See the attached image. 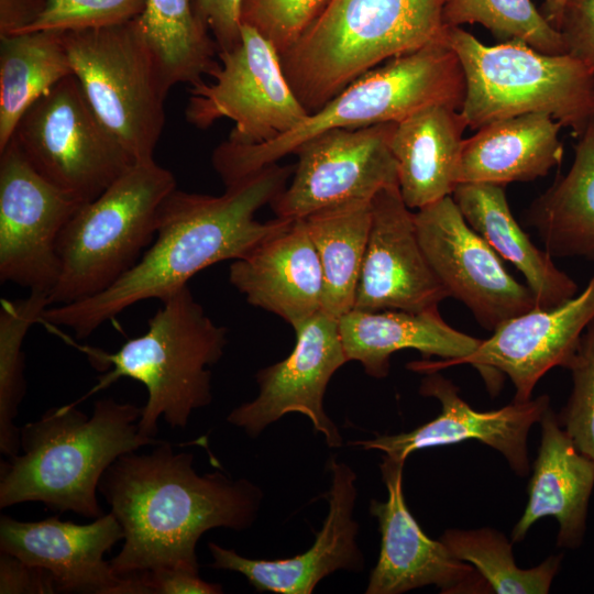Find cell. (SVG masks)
Instances as JSON below:
<instances>
[{
  "label": "cell",
  "instance_id": "obj_32",
  "mask_svg": "<svg viewBox=\"0 0 594 594\" xmlns=\"http://www.w3.org/2000/svg\"><path fill=\"white\" fill-rule=\"evenodd\" d=\"M440 540L459 560L471 563L498 594H546L560 566L561 556H550L539 565L524 570L516 565L512 544L491 528L448 529Z\"/></svg>",
  "mask_w": 594,
  "mask_h": 594
},
{
  "label": "cell",
  "instance_id": "obj_11",
  "mask_svg": "<svg viewBox=\"0 0 594 594\" xmlns=\"http://www.w3.org/2000/svg\"><path fill=\"white\" fill-rule=\"evenodd\" d=\"M218 56L212 80L189 89L185 117L197 129L229 119L234 127L227 141L253 145L292 130L309 114L285 76L278 51L254 28L242 24L239 44Z\"/></svg>",
  "mask_w": 594,
  "mask_h": 594
},
{
  "label": "cell",
  "instance_id": "obj_12",
  "mask_svg": "<svg viewBox=\"0 0 594 594\" xmlns=\"http://www.w3.org/2000/svg\"><path fill=\"white\" fill-rule=\"evenodd\" d=\"M396 122L331 129L302 143L288 186L272 201L276 217L304 219L351 200H372L398 186L391 142Z\"/></svg>",
  "mask_w": 594,
  "mask_h": 594
},
{
  "label": "cell",
  "instance_id": "obj_41",
  "mask_svg": "<svg viewBox=\"0 0 594 594\" xmlns=\"http://www.w3.org/2000/svg\"><path fill=\"white\" fill-rule=\"evenodd\" d=\"M52 574L6 552L0 553V594L56 593Z\"/></svg>",
  "mask_w": 594,
  "mask_h": 594
},
{
  "label": "cell",
  "instance_id": "obj_24",
  "mask_svg": "<svg viewBox=\"0 0 594 594\" xmlns=\"http://www.w3.org/2000/svg\"><path fill=\"white\" fill-rule=\"evenodd\" d=\"M339 330L348 361H358L365 373L385 378L392 354L416 350L424 358L444 361L464 358L482 342L448 324L439 309L361 311L352 309L339 318Z\"/></svg>",
  "mask_w": 594,
  "mask_h": 594
},
{
  "label": "cell",
  "instance_id": "obj_4",
  "mask_svg": "<svg viewBox=\"0 0 594 594\" xmlns=\"http://www.w3.org/2000/svg\"><path fill=\"white\" fill-rule=\"evenodd\" d=\"M464 94L460 59L443 35L364 73L321 109L271 141L221 143L212 154V165L229 186L295 153L302 143L328 130L399 122L436 105L460 110Z\"/></svg>",
  "mask_w": 594,
  "mask_h": 594
},
{
  "label": "cell",
  "instance_id": "obj_6",
  "mask_svg": "<svg viewBox=\"0 0 594 594\" xmlns=\"http://www.w3.org/2000/svg\"><path fill=\"white\" fill-rule=\"evenodd\" d=\"M444 0H329L280 55L285 76L314 113L364 73L443 36Z\"/></svg>",
  "mask_w": 594,
  "mask_h": 594
},
{
  "label": "cell",
  "instance_id": "obj_31",
  "mask_svg": "<svg viewBox=\"0 0 594 594\" xmlns=\"http://www.w3.org/2000/svg\"><path fill=\"white\" fill-rule=\"evenodd\" d=\"M139 22L168 90L202 80L218 65V47L193 0H146Z\"/></svg>",
  "mask_w": 594,
  "mask_h": 594
},
{
  "label": "cell",
  "instance_id": "obj_5",
  "mask_svg": "<svg viewBox=\"0 0 594 594\" xmlns=\"http://www.w3.org/2000/svg\"><path fill=\"white\" fill-rule=\"evenodd\" d=\"M147 330L128 340L119 350L80 345L63 337L105 372L97 384L77 402L101 392L122 377L142 383L147 399L138 421L139 432L155 438L162 417L172 428H185L194 410L212 400L211 372L228 343L227 329L206 315L189 287L161 300Z\"/></svg>",
  "mask_w": 594,
  "mask_h": 594
},
{
  "label": "cell",
  "instance_id": "obj_9",
  "mask_svg": "<svg viewBox=\"0 0 594 594\" xmlns=\"http://www.w3.org/2000/svg\"><path fill=\"white\" fill-rule=\"evenodd\" d=\"M73 73L98 116L135 162L154 158L168 94L139 18L64 32Z\"/></svg>",
  "mask_w": 594,
  "mask_h": 594
},
{
  "label": "cell",
  "instance_id": "obj_1",
  "mask_svg": "<svg viewBox=\"0 0 594 594\" xmlns=\"http://www.w3.org/2000/svg\"><path fill=\"white\" fill-rule=\"evenodd\" d=\"M293 173V166L274 163L226 186L220 196L174 189L161 206L155 238L140 260L103 292L50 306L41 322L66 327L82 339L136 302L175 294L206 267L243 257L294 221L255 219Z\"/></svg>",
  "mask_w": 594,
  "mask_h": 594
},
{
  "label": "cell",
  "instance_id": "obj_38",
  "mask_svg": "<svg viewBox=\"0 0 594 594\" xmlns=\"http://www.w3.org/2000/svg\"><path fill=\"white\" fill-rule=\"evenodd\" d=\"M133 575L138 581L140 594H220L223 592L221 585L201 579L199 570L184 566H160Z\"/></svg>",
  "mask_w": 594,
  "mask_h": 594
},
{
  "label": "cell",
  "instance_id": "obj_18",
  "mask_svg": "<svg viewBox=\"0 0 594 594\" xmlns=\"http://www.w3.org/2000/svg\"><path fill=\"white\" fill-rule=\"evenodd\" d=\"M371 205V229L353 309H437L450 296L424 253L414 212L404 202L398 186L381 189Z\"/></svg>",
  "mask_w": 594,
  "mask_h": 594
},
{
  "label": "cell",
  "instance_id": "obj_25",
  "mask_svg": "<svg viewBox=\"0 0 594 594\" xmlns=\"http://www.w3.org/2000/svg\"><path fill=\"white\" fill-rule=\"evenodd\" d=\"M468 124L460 110L430 106L396 122L391 142L398 188L409 209L452 196Z\"/></svg>",
  "mask_w": 594,
  "mask_h": 594
},
{
  "label": "cell",
  "instance_id": "obj_10",
  "mask_svg": "<svg viewBox=\"0 0 594 594\" xmlns=\"http://www.w3.org/2000/svg\"><path fill=\"white\" fill-rule=\"evenodd\" d=\"M12 139L43 177L84 202L135 163L99 120L74 74L26 110Z\"/></svg>",
  "mask_w": 594,
  "mask_h": 594
},
{
  "label": "cell",
  "instance_id": "obj_40",
  "mask_svg": "<svg viewBox=\"0 0 594 594\" xmlns=\"http://www.w3.org/2000/svg\"><path fill=\"white\" fill-rule=\"evenodd\" d=\"M241 3L242 0H193L195 13L210 32L218 53L241 41Z\"/></svg>",
  "mask_w": 594,
  "mask_h": 594
},
{
  "label": "cell",
  "instance_id": "obj_19",
  "mask_svg": "<svg viewBox=\"0 0 594 594\" xmlns=\"http://www.w3.org/2000/svg\"><path fill=\"white\" fill-rule=\"evenodd\" d=\"M123 529L110 512L92 522L78 525L48 517L20 521L0 517V550L48 571L57 592L85 594H139L134 575L120 576L103 556Z\"/></svg>",
  "mask_w": 594,
  "mask_h": 594
},
{
  "label": "cell",
  "instance_id": "obj_14",
  "mask_svg": "<svg viewBox=\"0 0 594 594\" xmlns=\"http://www.w3.org/2000/svg\"><path fill=\"white\" fill-rule=\"evenodd\" d=\"M417 235L450 297L462 301L483 328L494 331L537 307L501 256L465 221L452 196L414 212Z\"/></svg>",
  "mask_w": 594,
  "mask_h": 594
},
{
  "label": "cell",
  "instance_id": "obj_15",
  "mask_svg": "<svg viewBox=\"0 0 594 594\" xmlns=\"http://www.w3.org/2000/svg\"><path fill=\"white\" fill-rule=\"evenodd\" d=\"M593 320L594 275L578 296L556 307H536L507 320L464 358L417 361L408 364V367L428 373L471 364L480 371L491 392L498 388L497 375L506 374L516 389L514 400L527 402L536 384L549 370L566 366Z\"/></svg>",
  "mask_w": 594,
  "mask_h": 594
},
{
  "label": "cell",
  "instance_id": "obj_17",
  "mask_svg": "<svg viewBox=\"0 0 594 594\" xmlns=\"http://www.w3.org/2000/svg\"><path fill=\"white\" fill-rule=\"evenodd\" d=\"M405 461L383 457L381 472L387 499H372L381 551L366 594H400L426 585L441 593H490L491 587L470 564L457 559L441 540L430 539L410 514L403 491Z\"/></svg>",
  "mask_w": 594,
  "mask_h": 594
},
{
  "label": "cell",
  "instance_id": "obj_39",
  "mask_svg": "<svg viewBox=\"0 0 594 594\" xmlns=\"http://www.w3.org/2000/svg\"><path fill=\"white\" fill-rule=\"evenodd\" d=\"M559 31L566 53L582 61L594 74V0H570Z\"/></svg>",
  "mask_w": 594,
  "mask_h": 594
},
{
  "label": "cell",
  "instance_id": "obj_22",
  "mask_svg": "<svg viewBox=\"0 0 594 594\" xmlns=\"http://www.w3.org/2000/svg\"><path fill=\"white\" fill-rule=\"evenodd\" d=\"M229 279L250 305L280 317L293 329L322 311V268L304 219L234 260Z\"/></svg>",
  "mask_w": 594,
  "mask_h": 594
},
{
  "label": "cell",
  "instance_id": "obj_34",
  "mask_svg": "<svg viewBox=\"0 0 594 594\" xmlns=\"http://www.w3.org/2000/svg\"><path fill=\"white\" fill-rule=\"evenodd\" d=\"M442 23L481 24L502 42L518 40L541 53L568 54L561 32L531 0H444Z\"/></svg>",
  "mask_w": 594,
  "mask_h": 594
},
{
  "label": "cell",
  "instance_id": "obj_2",
  "mask_svg": "<svg viewBox=\"0 0 594 594\" xmlns=\"http://www.w3.org/2000/svg\"><path fill=\"white\" fill-rule=\"evenodd\" d=\"M194 455L161 440L148 453L119 457L98 491L124 532L110 560L127 576L160 566L199 570L196 546L213 528L242 531L255 521L263 493L246 479L220 472L198 474Z\"/></svg>",
  "mask_w": 594,
  "mask_h": 594
},
{
  "label": "cell",
  "instance_id": "obj_33",
  "mask_svg": "<svg viewBox=\"0 0 594 594\" xmlns=\"http://www.w3.org/2000/svg\"><path fill=\"white\" fill-rule=\"evenodd\" d=\"M48 307V294L38 290H32L22 299L1 300L0 451L7 458L16 455L20 449V429L14 418L25 393L23 341Z\"/></svg>",
  "mask_w": 594,
  "mask_h": 594
},
{
  "label": "cell",
  "instance_id": "obj_21",
  "mask_svg": "<svg viewBox=\"0 0 594 594\" xmlns=\"http://www.w3.org/2000/svg\"><path fill=\"white\" fill-rule=\"evenodd\" d=\"M328 470L329 512L307 551L286 559L257 560L209 542L211 566L244 575L258 592L279 594H310L323 578L338 570L361 572L364 557L356 542L359 524L353 519L356 474L334 455L329 459Z\"/></svg>",
  "mask_w": 594,
  "mask_h": 594
},
{
  "label": "cell",
  "instance_id": "obj_16",
  "mask_svg": "<svg viewBox=\"0 0 594 594\" xmlns=\"http://www.w3.org/2000/svg\"><path fill=\"white\" fill-rule=\"evenodd\" d=\"M294 331L296 343L289 355L256 373L257 396L234 408L227 420L255 438L283 416L298 413L330 448H339L342 436L323 407L331 377L349 362L339 319L321 311Z\"/></svg>",
  "mask_w": 594,
  "mask_h": 594
},
{
  "label": "cell",
  "instance_id": "obj_28",
  "mask_svg": "<svg viewBox=\"0 0 594 594\" xmlns=\"http://www.w3.org/2000/svg\"><path fill=\"white\" fill-rule=\"evenodd\" d=\"M525 218L552 257H594V117L568 173L534 200Z\"/></svg>",
  "mask_w": 594,
  "mask_h": 594
},
{
  "label": "cell",
  "instance_id": "obj_13",
  "mask_svg": "<svg viewBox=\"0 0 594 594\" xmlns=\"http://www.w3.org/2000/svg\"><path fill=\"white\" fill-rule=\"evenodd\" d=\"M85 204L43 177L12 139L0 151V279L50 295L59 234Z\"/></svg>",
  "mask_w": 594,
  "mask_h": 594
},
{
  "label": "cell",
  "instance_id": "obj_27",
  "mask_svg": "<svg viewBox=\"0 0 594 594\" xmlns=\"http://www.w3.org/2000/svg\"><path fill=\"white\" fill-rule=\"evenodd\" d=\"M452 198L470 227L522 273L538 308L549 309L575 296V282L556 266L546 250L530 241L515 220L505 186L463 183L455 187Z\"/></svg>",
  "mask_w": 594,
  "mask_h": 594
},
{
  "label": "cell",
  "instance_id": "obj_8",
  "mask_svg": "<svg viewBox=\"0 0 594 594\" xmlns=\"http://www.w3.org/2000/svg\"><path fill=\"white\" fill-rule=\"evenodd\" d=\"M174 189L173 173L151 158L82 204L57 241L59 276L50 306L95 296L129 271L152 244L161 206Z\"/></svg>",
  "mask_w": 594,
  "mask_h": 594
},
{
  "label": "cell",
  "instance_id": "obj_23",
  "mask_svg": "<svg viewBox=\"0 0 594 594\" xmlns=\"http://www.w3.org/2000/svg\"><path fill=\"white\" fill-rule=\"evenodd\" d=\"M540 424L541 444L528 486L529 498L512 539L522 540L534 522L553 516L559 522L558 546L576 548L585 531L594 461L575 448L550 407Z\"/></svg>",
  "mask_w": 594,
  "mask_h": 594
},
{
  "label": "cell",
  "instance_id": "obj_42",
  "mask_svg": "<svg viewBox=\"0 0 594 594\" xmlns=\"http://www.w3.org/2000/svg\"><path fill=\"white\" fill-rule=\"evenodd\" d=\"M46 6L47 0H0V37L24 33Z\"/></svg>",
  "mask_w": 594,
  "mask_h": 594
},
{
  "label": "cell",
  "instance_id": "obj_30",
  "mask_svg": "<svg viewBox=\"0 0 594 594\" xmlns=\"http://www.w3.org/2000/svg\"><path fill=\"white\" fill-rule=\"evenodd\" d=\"M304 221L322 268V311L339 319L354 308L372 222L371 200L324 208Z\"/></svg>",
  "mask_w": 594,
  "mask_h": 594
},
{
  "label": "cell",
  "instance_id": "obj_20",
  "mask_svg": "<svg viewBox=\"0 0 594 594\" xmlns=\"http://www.w3.org/2000/svg\"><path fill=\"white\" fill-rule=\"evenodd\" d=\"M419 393L441 404V413L435 419L409 432L377 436L350 444L365 450L376 449L385 455L405 461L417 450L477 440L501 452L516 474H528L527 437L531 426L540 422L550 407L547 395L527 402L514 400L496 410L476 411L460 397L459 388L439 371L426 373Z\"/></svg>",
  "mask_w": 594,
  "mask_h": 594
},
{
  "label": "cell",
  "instance_id": "obj_7",
  "mask_svg": "<svg viewBox=\"0 0 594 594\" xmlns=\"http://www.w3.org/2000/svg\"><path fill=\"white\" fill-rule=\"evenodd\" d=\"M465 80L460 109L468 128L526 113H548L579 138L594 117V74L570 54H546L512 40L485 45L461 26H444Z\"/></svg>",
  "mask_w": 594,
  "mask_h": 594
},
{
  "label": "cell",
  "instance_id": "obj_37",
  "mask_svg": "<svg viewBox=\"0 0 594 594\" xmlns=\"http://www.w3.org/2000/svg\"><path fill=\"white\" fill-rule=\"evenodd\" d=\"M146 0H47L41 16L24 32L108 28L140 18Z\"/></svg>",
  "mask_w": 594,
  "mask_h": 594
},
{
  "label": "cell",
  "instance_id": "obj_26",
  "mask_svg": "<svg viewBox=\"0 0 594 594\" xmlns=\"http://www.w3.org/2000/svg\"><path fill=\"white\" fill-rule=\"evenodd\" d=\"M562 124L548 113H526L486 124L464 139L458 180L506 186L532 182L563 158Z\"/></svg>",
  "mask_w": 594,
  "mask_h": 594
},
{
  "label": "cell",
  "instance_id": "obj_3",
  "mask_svg": "<svg viewBox=\"0 0 594 594\" xmlns=\"http://www.w3.org/2000/svg\"><path fill=\"white\" fill-rule=\"evenodd\" d=\"M142 407L98 399L88 417L68 404L54 407L20 429L21 454L0 468V508L40 502L52 510L87 518L103 515L99 482L122 454L161 440L139 432Z\"/></svg>",
  "mask_w": 594,
  "mask_h": 594
},
{
  "label": "cell",
  "instance_id": "obj_43",
  "mask_svg": "<svg viewBox=\"0 0 594 594\" xmlns=\"http://www.w3.org/2000/svg\"><path fill=\"white\" fill-rule=\"evenodd\" d=\"M569 1L570 0H543L541 13L558 30Z\"/></svg>",
  "mask_w": 594,
  "mask_h": 594
},
{
  "label": "cell",
  "instance_id": "obj_29",
  "mask_svg": "<svg viewBox=\"0 0 594 594\" xmlns=\"http://www.w3.org/2000/svg\"><path fill=\"white\" fill-rule=\"evenodd\" d=\"M62 31H35L0 37V151L21 117L73 68Z\"/></svg>",
  "mask_w": 594,
  "mask_h": 594
},
{
  "label": "cell",
  "instance_id": "obj_35",
  "mask_svg": "<svg viewBox=\"0 0 594 594\" xmlns=\"http://www.w3.org/2000/svg\"><path fill=\"white\" fill-rule=\"evenodd\" d=\"M565 369L571 372L572 391L558 419L575 448L594 461V320Z\"/></svg>",
  "mask_w": 594,
  "mask_h": 594
},
{
  "label": "cell",
  "instance_id": "obj_36",
  "mask_svg": "<svg viewBox=\"0 0 594 594\" xmlns=\"http://www.w3.org/2000/svg\"><path fill=\"white\" fill-rule=\"evenodd\" d=\"M329 0H242L241 22L268 40L279 55L289 50Z\"/></svg>",
  "mask_w": 594,
  "mask_h": 594
}]
</instances>
